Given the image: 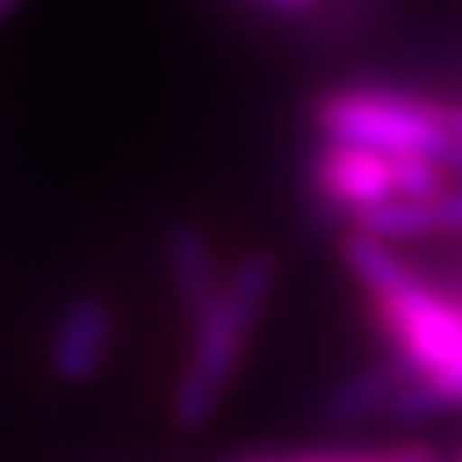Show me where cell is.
<instances>
[{
  "mask_svg": "<svg viewBox=\"0 0 462 462\" xmlns=\"http://www.w3.org/2000/svg\"><path fill=\"white\" fill-rule=\"evenodd\" d=\"M273 285H278V266L266 251L239 258L227 270L220 300L193 324L189 355H185L178 382L170 389V416L181 431L205 428L216 416L273 297Z\"/></svg>",
  "mask_w": 462,
  "mask_h": 462,
  "instance_id": "cell-1",
  "label": "cell"
},
{
  "mask_svg": "<svg viewBox=\"0 0 462 462\" xmlns=\"http://www.w3.org/2000/svg\"><path fill=\"white\" fill-rule=\"evenodd\" d=\"M312 120L328 143H355L382 154H431L451 143L443 124V100L397 89H331L312 105Z\"/></svg>",
  "mask_w": 462,
  "mask_h": 462,
  "instance_id": "cell-2",
  "label": "cell"
},
{
  "mask_svg": "<svg viewBox=\"0 0 462 462\" xmlns=\"http://www.w3.org/2000/svg\"><path fill=\"white\" fill-rule=\"evenodd\" d=\"M312 193L324 200L331 212L358 216L370 208H382L389 200H401L393 154L355 147V143H328L312 158Z\"/></svg>",
  "mask_w": 462,
  "mask_h": 462,
  "instance_id": "cell-3",
  "label": "cell"
},
{
  "mask_svg": "<svg viewBox=\"0 0 462 462\" xmlns=\"http://www.w3.org/2000/svg\"><path fill=\"white\" fill-rule=\"evenodd\" d=\"M116 346V309L100 293H74L51 328V370L69 385H85L105 370Z\"/></svg>",
  "mask_w": 462,
  "mask_h": 462,
  "instance_id": "cell-4",
  "label": "cell"
},
{
  "mask_svg": "<svg viewBox=\"0 0 462 462\" xmlns=\"http://www.w3.org/2000/svg\"><path fill=\"white\" fill-rule=\"evenodd\" d=\"M351 231L385 239V243H416L462 236V181H451L443 193L424 200H389L382 208L351 216Z\"/></svg>",
  "mask_w": 462,
  "mask_h": 462,
  "instance_id": "cell-5",
  "label": "cell"
},
{
  "mask_svg": "<svg viewBox=\"0 0 462 462\" xmlns=\"http://www.w3.org/2000/svg\"><path fill=\"white\" fill-rule=\"evenodd\" d=\"M166 273L178 309L185 312L189 328L220 300L227 273L216 263L212 239L197 224H173L166 231Z\"/></svg>",
  "mask_w": 462,
  "mask_h": 462,
  "instance_id": "cell-6",
  "label": "cell"
},
{
  "mask_svg": "<svg viewBox=\"0 0 462 462\" xmlns=\"http://www.w3.org/2000/svg\"><path fill=\"white\" fill-rule=\"evenodd\" d=\"M393 447H331V451H300V455H251L239 462H385Z\"/></svg>",
  "mask_w": 462,
  "mask_h": 462,
  "instance_id": "cell-7",
  "label": "cell"
},
{
  "mask_svg": "<svg viewBox=\"0 0 462 462\" xmlns=\"http://www.w3.org/2000/svg\"><path fill=\"white\" fill-rule=\"evenodd\" d=\"M443 124L451 132V139L462 143V100H443Z\"/></svg>",
  "mask_w": 462,
  "mask_h": 462,
  "instance_id": "cell-8",
  "label": "cell"
},
{
  "mask_svg": "<svg viewBox=\"0 0 462 462\" xmlns=\"http://www.w3.org/2000/svg\"><path fill=\"white\" fill-rule=\"evenodd\" d=\"M258 5H266L273 12H309L316 0H258Z\"/></svg>",
  "mask_w": 462,
  "mask_h": 462,
  "instance_id": "cell-9",
  "label": "cell"
},
{
  "mask_svg": "<svg viewBox=\"0 0 462 462\" xmlns=\"http://www.w3.org/2000/svg\"><path fill=\"white\" fill-rule=\"evenodd\" d=\"M16 5H20V0H0V20H5V16H8V12H12V8H16Z\"/></svg>",
  "mask_w": 462,
  "mask_h": 462,
  "instance_id": "cell-10",
  "label": "cell"
},
{
  "mask_svg": "<svg viewBox=\"0 0 462 462\" xmlns=\"http://www.w3.org/2000/svg\"><path fill=\"white\" fill-rule=\"evenodd\" d=\"M455 462H462V447H458V455H455Z\"/></svg>",
  "mask_w": 462,
  "mask_h": 462,
  "instance_id": "cell-11",
  "label": "cell"
}]
</instances>
